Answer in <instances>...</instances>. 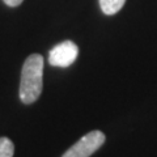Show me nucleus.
Listing matches in <instances>:
<instances>
[{"label": "nucleus", "instance_id": "nucleus-5", "mask_svg": "<svg viewBox=\"0 0 157 157\" xmlns=\"http://www.w3.org/2000/svg\"><path fill=\"white\" fill-rule=\"evenodd\" d=\"M14 145L8 137H0V157H13Z\"/></svg>", "mask_w": 157, "mask_h": 157}, {"label": "nucleus", "instance_id": "nucleus-4", "mask_svg": "<svg viewBox=\"0 0 157 157\" xmlns=\"http://www.w3.org/2000/svg\"><path fill=\"white\" fill-rule=\"evenodd\" d=\"M126 0H100L101 11L107 16L115 14L123 8Z\"/></svg>", "mask_w": 157, "mask_h": 157}, {"label": "nucleus", "instance_id": "nucleus-6", "mask_svg": "<svg viewBox=\"0 0 157 157\" xmlns=\"http://www.w3.org/2000/svg\"><path fill=\"white\" fill-rule=\"evenodd\" d=\"M4 3L7 4V6H9V7H18L20 4H21L24 0H3Z\"/></svg>", "mask_w": 157, "mask_h": 157}, {"label": "nucleus", "instance_id": "nucleus-2", "mask_svg": "<svg viewBox=\"0 0 157 157\" xmlns=\"http://www.w3.org/2000/svg\"><path fill=\"white\" fill-rule=\"evenodd\" d=\"M105 140L106 137L102 131H90L89 134L82 136L76 144H73L62 157H89L100 149Z\"/></svg>", "mask_w": 157, "mask_h": 157}, {"label": "nucleus", "instance_id": "nucleus-3", "mask_svg": "<svg viewBox=\"0 0 157 157\" xmlns=\"http://www.w3.org/2000/svg\"><path fill=\"white\" fill-rule=\"evenodd\" d=\"M78 55V47L72 41L58 43L48 54V62L54 67H68L76 60Z\"/></svg>", "mask_w": 157, "mask_h": 157}, {"label": "nucleus", "instance_id": "nucleus-1", "mask_svg": "<svg viewBox=\"0 0 157 157\" xmlns=\"http://www.w3.org/2000/svg\"><path fill=\"white\" fill-rule=\"evenodd\" d=\"M43 76V58L39 54L28 56L22 66L21 82H20V98L24 104L30 105L42 93Z\"/></svg>", "mask_w": 157, "mask_h": 157}]
</instances>
